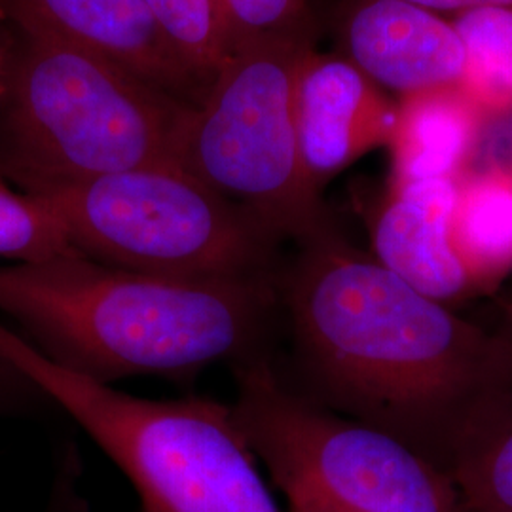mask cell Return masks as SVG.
Instances as JSON below:
<instances>
[{"instance_id":"17","label":"cell","mask_w":512,"mask_h":512,"mask_svg":"<svg viewBox=\"0 0 512 512\" xmlns=\"http://www.w3.org/2000/svg\"><path fill=\"white\" fill-rule=\"evenodd\" d=\"M192 71L207 84L228 57L219 0H148Z\"/></svg>"},{"instance_id":"10","label":"cell","mask_w":512,"mask_h":512,"mask_svg":"<svg viewBox=\"0 0 512 512\" xmlns=\"http://www.w3.org/2000/svg\"><path fill=\"white\" fill-rule=\"evenodd\" d=\"M344 57L382 90L459 88L465 44L450 19L406 0H357L340 27Z\"/></svg>"},{"instance_id":"24","label":"cell","mask_w":512,"mask_h":512,"mask_svg":"<svg viewBox=\"0 0 512 512\" xmlns=\"http://www.w3.org/2000/svg\"><path fill=\"white\" fill-rule=\"evenodd\" d=\"M497 310H499V323L497 329L494 330L495 334L499 336V340L503 342V346L507 349L512 363V298L503 294L497 298Z\"/></svg>"},{"instance_id":"20","label":"cell","mask_w":512,"mask_h":512,"mask_svg":"<svg viewBox=\"0 0 512 512\" xmlns=\"http://www.w3.org/2000/svg\"><path fill=\"white\" fill-rule=\"evenodd\" d=\"M82 475L80 454L73 442L65 446L55 471L50 499L44 512H88V503L80 494L78 484Z\"/></svg>"},{"instance_id":"21","label":"cell","mask_w":512,"mask_h":512,"mask_svg":"<svg viewBox=\"0 0 512 512\" xmlns=\"http://www.w3.org/2000/svg\"><path fill=\"white\" fill-rule=\"evenodd\" d=\"M16 52H18V35L4 19L0 18V105L8 92Z\"/></svg>"},{"instance_id":"15","label":"cell","mask_w":512,"mask_h":512,"mask_svg":"<svg viewBox=\"0 0 512 512\" xmlns=\"http://www.w3.org/2000/svg\"><path fill=\"white\" fill-rule=\"evenodd\" d=\"M465 44L461 90L488 116L512 109V8L482 6L452 18Z\"/></svg>"},{"instance_id":"7","label":"cell","mask_w":512,"mask_h":512,"mask_svg":"<svg viewBox=\"0 0 512 512\" xmlns=\"http://www.w3.org/2000/svg\"><path fill=\"white\" fill-rule=\"evenodd\" d=\"M232 368L234 418L281 492L306 490L351 512H467L435 463L283 382L266 355Z\"/></svg>"},{"instance_id":"9","label":"cell","mask_w":512,"mask_h":512,"mask_svg":"<svg viewBox=\"0 0 512 512\" xmlns=\"http://www.w3.org/2000/svg\"><path fill=\"white\" fill-rule=\"evenodd\" d=\"M296 129L302 162L323 192L332 177L376 148H387L397 105L344 55L311 48L296 82Z\"/></svg>"},{"instance_id":"16","label":"cell","mask_w":512,"mask_h":512,"mask_svg":"<svg viewBox=\"0 0 512 512\" xmlns=\"http://www.w3.org/2000/svg\"><path fill=\"white\" fill-rule=\"evenodd\" d=\"M71 253L78 251L52 209L0 179V260L23 264Z\"/></svg>"},{"instance_id":"1","label":"cell","mask_w":512,"mask_h":512,"mask_svg":"<svg viewBox=\"0 0 512 512\" xmlns=\"http://www.w3.org/2000/svg\"><path fill=\"white\" fill-rule=\"evenodd\" d=\"M296 245L275 287L302 393L382 429L446 473L476 416L512 395L503 342L332 226Z\"/></svg>"},{"instance_id":"13","label":"cell","mask_w":512,"mask_h":512,"mask_svg":"<svg viewBox=\"0 0 512 512\" xmlns=\"http://www.w3.org/2000/svg\"><path fill=\"white\" fill-rule=\"evenodd\" d=\"M450 232L476 294L499 291L512 275V165L459 179Z\"/></svg>"},{"instance_id":"14","label":"cell","mask_w":512,"mask_h":512,"mask_svg":"<svg viewBox=\"0 0 512 512\" xmlns=\"http://www.w3.org/2000/svg\"><path fill=\"white\" fill-rule=\"evenodd\" d=\"M467 512H512V395L476 416L446 469Z\"/></svg>"},{"instance_id":"5","label":"cell","mask_w":512,"mask_h":512,"mask_svg":"<svg viewBox=\"0 0 512 512\" xmlns=\"http://www.w3.org/2000/svg\"><path fill=\"white\" fill-rule=\"evenodd\" d=\"M311 48V35H296L234 50L186 112L177 148V167L294 243L332 226L296 129V82Z\"/></svg>"},{"instance_id":"6","label":"cell","mask_w":512,"mask_h":512,"mask_svg":"<svg viewBox=\"0 0 512 512\" xmlns=\"http://www.w3.org/2000/svg\"><path fill=\"white\" fill-rule=\"evenodd\" d=\"M80 255L181 279L277 277L281 239L175 165H154L38 194Z\"/></svg>"},{"instance_id":"18","label":"cell","mask_w":512,"mask_h":512,"mask_svg":"<svg viewBox=\"0 0 512 512\" xmlns=\"http://www.w3.org/2000/svg\"><path fill=\"white\" fill-rule=\"evenodd\" d=\"M228 55L272 38L311 35L306 0H219Z\"/></svg>"},{"instance_id":"3","label":"cell","mask_w":512,"mask_h":512,"mask_svg":"<svg viewBox=\"0 0 512 512\" xmlns=\"http://www.w3.org/2000/svg\"><path fill=\"white\" fill-rule=\"evenodd\" d=\"M16 35L0 105L2 181L38 194L141 167H177L192 107L71 44Z\"/></svg>"},{"instance_id":"4","label":"cell","mask_w":512,"mask_h":512,"mask_svg":"<svg viewBox=\"0 0 512 512\" xmlns=\"http://www.w3.org/2000/svg\"><path fill=\"white\" fill-rule=\"evenodd\" d=\"M0 357L118 465L143 512H281L232 406L118 391L50 361L2 321Z\"/></svg>"},{"instance_id":"19","label":"cell","mask_w":512,"mask_h":512,"mask_svg":"<svg viewBox=\"0 0 512 512\" xmlns=\"http://www.w3.org/2000/svg\"><path fill=\"white\" fill-rule=\"evenodd\" d=\"M50 401L18 368L0 357V416L37 414Z\"/></svg>"},{"instance_id":"12","label":"cell","mask_w":512,"mask_h":512,"mask_svg":"<svg viewBox=\"0 0 512 512\" xmlns=\"http://www.w3.org/2000/svg\"><path fill=\"white\" fill-rule=\"evenodd\" d=\"M488 114L461 88L403 95L389 141V184L461 179Z\"/></svg>"},{"instance_id":"25","label":"cell","mask_w":512,"mask_h":512,"mask_svg":"<svg viewBox=\"0 0 512 512\" xmlns=\"http://www.w3.org/2000/svg\"><path fill=\"white\" fill-rule=\"evenodd\" d=\"M507 296H511V298H512V287H511V291H509V293H507Z\"/></svg>"},{"instance_id":"23","label":"cell","mask_w":512,"mask_h":512,"mask_svg":"<svg viewBox=\"0 0 512 512\" xmlns=\"http://www.w3.org/2000/svg\"><path fill=\"white\" fill-rule=\"evenodd\" d=\"M289 512H351L306 490H285Z\"/></svg>"},{"instance_id":"11","label":"cell","mask_w":512,"mask_h":512,"mask_svg":"<svg viewBox=\"0 0 512 512\" xmlns=\"http://www.w3.org/2000/svg\"><path fill=\"white\" fill-rule=\"evenodd\" d=\"M458 181L389 184L368 230L370 255L414 289L444 304L476 296L450 232Z\"/></svg>"},{"instance_id":"22","label":"cell","mask_w":512,"mask_h":512,"mask_svg":"<svg viewBox=\"0 0 512 512\" xmlns=\"http://www.w3.org/2000/svg\"><path fill=\"white\" fill-rule=\"evenodd\" d=\"M412 2L421 8H427L431 12H448V14H461L473 8H482V6H505L512 8V0H406Z\"/></svg>"},{"instance_id":"8","label":"cell","mask_w":512,"mask_h":512,"mask_svg":"<svg viewBox=\"0 0 512 512\" xmlns=\"http://www.w3.org/2000/svg\"><path fill=\"white\" fill-rule=\"evenodd\" d=\"M16 33L71 44L196 107L209 84L179 54L148 0H0Z\"/></svg>"},{"instance_id":"2","label":"cell","mask_w":512,"mask_h":512,"mask_svg":"<svg viewBox=\"0 0 512 512\" xmlns=\"http://www.w3.org/2000/svg\"><path fill=\"white\" fill-rule=\"evenodd\" d=\"M277 277L181 279L80 253L0 264V315L63 368L112 385L266 355Z\"/></svg>"}]
</instances>
